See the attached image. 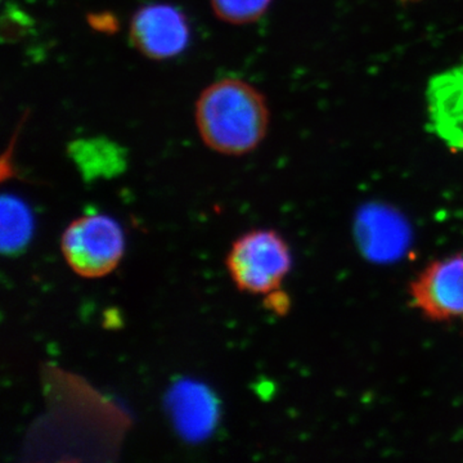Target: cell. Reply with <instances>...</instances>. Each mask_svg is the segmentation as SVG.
Returning a JSON list of instances; mask_svg holds the SVG:
<instances>
[{
  "instance_id": "obj_8",
  "label": "cell",
  "mask_w": 463,
  "mask_h": 463,
  "mask_svg": "<svg viewBox=\"0 0 463 463\" xmlns=\"http://www.w3.org/2000/svg\"><path fill=\"white\" fill-rule=\"evenodd\" d=\"M3 249L11 251L20 249L29 241L33 218L23 201L14 196H3L2 200Z\"/></svg>"
},
{
  "instance_id": "obj_3",
  "label": "cell",
  "mask_w": 463,
  "mask_h": 463,
  "mask_svg": "<svg viewBox=\"0 0 463 463\" xmlns=\"http://www.w3.org/2000/svg\"><path fill=\"white\" fill-rule=\"evenodd\" d=\"M61 251L72 272L96 279L114 272L124 257L123 228L111 216H79L61 237Z\"/></svg>"
},
{
  "instance_id": "obj_2",
  "label": "cell",
  "mask_w": 463,
  "mask_h": 463,
  "mask_svg": "<svg viewBox=\"0 0 463 463\" xmlns=\"http://www.w3.org/2000/svg\"><path fill=\"white\" fill-rule=\"evenodd\" d=\"M225 264L240 291L269 295L281 288L291 270L292 254L276 231L254 230L234 241Z\"/></svg>"
},
{
  "instance_id": "obj_10",
  "label": "cell",
  "mask_w": 463,
  "mask_h": 463,
  "mask_svg": "<svg viewBox=\"0 0 463 463\" xmlns=\"http://www.w3.org/2000/svg\"><path fill=\"white\" fill-rule=\"evenodd\" d=\"M90 24L93 29L102 33H114L118 30V21L109 14H93L90 17Z\"/></svg>"
},
{
  "instance_id": "obj_4",
  "label": "cell",
  "mask_w": 463,
  "mask_h": 463,
  "mask_svg": "<svg viewBox=\"0 0 463 463\" xmlns=\"http://www.w3.org/2000/svg\"><path fill=\"white\" fill-rule=\"evenodd\" d=\"M413 307L432 322L463 317V254L426 265L410 286Z\"/></svg>"
},
{
  "instance_id": "obj_1",
  "label": "cell",
  "mask_w": 463,
  "mask_h": 463,
  "mask_svg": "<svg viewBox=\"0 0 463 463\" xmlns=\"http://www.w3.org/2000/svg\"><path fill=\"white\" fill-rule=\"evenodd\" d=\"M269 109L263 94L246 81L223 79L201 93L196 124L207 147L228 156H242L264 141Z\"/></svg>"
},
{
  "instance_id": "obj_7",
  "label": "cell",
  "mask_w": 463,
  "mask_h": 463,
  "mask_svg": "<svg viewBox=\"0 0 463 463\" xmlns=\"http://www.w3.org/2000/svg\"><path fill=\"white\" fill-rule=\"evenodd\" d=\"M70 156L85 176H109L123 172L127 164L124 148L105 137L80 138L69 147Z\"/></svg>"
},
{
  "instance_id": "obj_5",
  "label": "cell",
  "mask_w": 463,
  "mask_h": 463,
  "mask_svg": "<svg viewBox=\"0 0 463 463\" xmlns=\"http://www.w3.org/2000/svg\"><path fill=\"white\" fill-rule=\"evenodd\" d=\"M130 42L143 56L151 60H169L187 50L191 29L181 9L170 5H145L130 23Z\"/></svg>"
},
{
  "instance_id": "obj_6",
  "label": "cell",
  "mask_w": 463,
  "mask_h": 463,
  "mask_svg": "<svg viewBox=\"0 0 463 463\" xmlns=\"http://www.w3.org/2000/svg\"><path fill=\"white\" fill-rule=\"evenodd\" d=\"M425 100L431 133L453 151H463V63L432 76Z\"/></svg>"
},
{
  "instance_id": "obj_9",
  "label": "cell",
  "mask_w": 463,
  "mask_h": 463,
  "mask_svg": "<svg viewBox=\"0 0 463 463\" xmlns=\"http://www.w3.org/2000/svg\"><path fill=\"white\" fill-rule=\"evenodd\" d=\"M270 5L272 0H212L215 16L232 25L255 23Z\"/></svg>"
}]
</instances>
